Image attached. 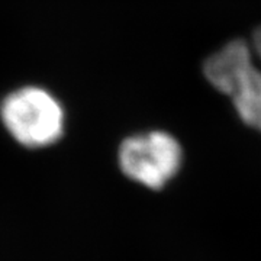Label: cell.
<instances>
[{"label": "cell", "mask_w": 261, "mask_h": 261, "mask_svg": "<svg viewBox=\"0 0 261 261\" xmlns=\"http://www.w3.org/2000/svg\"><path fill=\"white\" fill-rule=\"evenodd\" d=\"M203 74L218 92L232 100L245 125L261 130V27L251 44L233 39L209 57Z\"/></svg>", "instance_id": "1"}, {"label": "cell", "mask_w": 261, "mask_h": 261, "mask_svg": "<svg viewBox=\"0 0 261 261\" xmlns=\"http://www.w3.org/2000/svg\"><path fill=\"white\" fill-rule=\"evenodd\" d=\"M0 118L12 138L27 148L54 144L64 132V109L53 94L35 86L10 93L0 108Z\"/></svg>", "instance_id": "2"}, {"label": "cell", "mask_w": 261, "mask_h": 261, "mask_svg": "<svg viewBox=\"0 0 261 261\" xmlns=\"http://www.w3.org/2000/svg\"><path fill=\"white\" fill-rule=\"evenodd\" d=\"M181 160L183 151L177 140L163 130L129 137L119 148V166L123 174L155 190L177 174Z\"/></svg>", "instance_id": "3"}]
</instances>
